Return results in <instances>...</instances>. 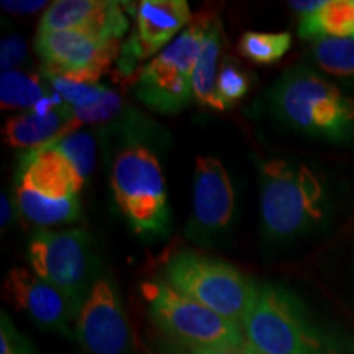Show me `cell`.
<instances>
[{
	"mask_svg": "<svg viewBox=\"0 0 354 354\" xmlns=\"http://www.w3.org/2000/svg\"><path fill=\"white\" fill-rule=\"evenodd\" d=\"M261 223L271 241H290L318 227L328 210V192L308 166L287 159L259 165Z\"/></svg>",
	"mask_w": 354,
	"mask_h": 354,
	"instance_id": "cell-1",
	"label": "cell"
},
{
	"mask_svg": "<svg viewBox=\"0 0 354 354\" xmlns=\"http://www.w3.org/2000/svg\"><path fill=\"white\" fill-rule=\"evenodd\" d=\"M272 112L305 135L343 141L354 133V99L307 68H294L269 92Z\"/></svg>",
	"mask_w": 354,
	"mask_h": 354,
	"instance_id": "cell-2",
	"label": "cell"
},
{
	"mask_svg": "<svg viewBox=\"0 0 354 354\" xmlns=\"http://www.w3.org/2000/svg\"><path fill=\"white\" fill-rule=\"evenodd\" d=\"M110 185L127 225L143 240L166 238L171 207L159 159L141 141H131L115 154Z\"/></svg>",
	"mask_w": 354,
	"mask_h": 354,
	"instance_id": "cell-3",
	"label": "cell"
},
{
	"mask_svg": "<svg viewBox=\"0 0 354 354\" xmlns=\"http://www.w3.org/2000/svg\"><path fill=\"white\" fill-rule=\"evenodd\" d=\"M241 326L259 354H342L308 320L299 300L276 284L258 286Z\"/></svg>",
	"mask_w": 354,
	"mask_h": 354,
	"instance_id": "cell-4",
	"label": "cell"
},
{
	"mask_svg": "<svg viewBox=\"0 0 354 354\" xmlns=\"http://www.w3.org/2000/svg\"><path fill=\"white\" fill-rule=\"evenodd\" d=\"M162 269L177 292L240 325L258 294V286L234 266L192 250L172 253Z\"/></svg>",
	"mask_w": 354,
	"mask_h": 354,
	"instance_id": "cell-5",
	"label": "cell"
},
{
	"mask_svg": "<svg viewBox=\"0 0 354 354\" xmlns=\"http://www.w3.org/2000/svg\"><path fill=\"white\" fill-rule=\"evenodd\" d=\"M212 15L201 12L187 28L140 71L135 97L145 107L162 115H176L194 100L192 73Z\"/></svg>",
	"mask_w": 354,
	"mask_h": 354,
	"instance_id": "cell-6",
	"label": "cell"
},
{
	"mask_svg": "<svg viewBox=\"0 0 354 354\" xmlns=\"http://www.w3.org/2000/svg\"><path fill=\"white\" fill-rule=\"evenodd\" d=\"M143 297L154 325L184 348L246 344L240 323L218 315L205 305L177 292L166 281L146 282Z\"/></svg>",
	"mask_w": 354,
	"mask_h": 354,
	"instance_id": "cell-7",
	"label": "cell"
},
{
	"mask_svg": "<svg viewBox=\"0 0 354 354\" xmlns=\"http://www.w3.org/2000/svg\"><path fill=\"white\" fill-rule=\"evenodd\" d=\"M28 263L38 277L61 287L82 304L99 277L94 241L79 228L33 233L28 243Z\"/></svg>",
	"mask_w": 354,
	"mask_h": 354,
	"instance_id": "cell-8",
	"label": "cell"
},
{
	"mask_svg": "<svg viewBox=\"0 0 354 354\" xmlns=\"http://www.w3.org/2000/svg\"><path fill=\"white\" fill-rule=\"evenodd\" d=\"M120 41L82 30L37 33L35 51L43 61L44 76H61L99 82L113 59Z\"/></svg>",
	"mask_w": 354,
	"mask_h": 354,
	"instance_id": "cell-9",
	"label": "cell"
},
{
	"mask_svg": "<svg viewBox=\"0 0 354 354\" xmlns=\"http://www.w3.org/2000/svg\"><path fill=\"white\" fill-rule=\"evenodd\" d=\"M86 354H130V323L118 287L109 276H99L88 292L74 335Z\"/></svg>",
	"mask_w": 354,
	"mask_h": 354,
	"instance_id": "cell-10",
	"label": "cell"
},
{
	"mask_svg": "<svg viewBox=\"0 0 354 354\" xmlns=\"http://www.w3.org/2000/svg\"><path fill=\"white\" fill-rule=\"evenodd\" d=\"M3 297L44 331L74 338L82 302L25 268H13L3 282Z\"/></svg>",
	"mask_w": 354,
	"mask_h": 354,
	"instance_id": "cell-11",
	"label": "cell"
},
{
	"mask_svg": "<svg viewBox=\"0 0 354 354\" xmlns=\"http://www.w3.org/2000/svg\"><path fill=\"white\" fill-rule=\"evenodd\" d=\"M234 209V189L223 162L215 156H198L194 171L189 238L198 245L215 243L232 227Z\"/></svg>",
	"mask_w": 354,
	"mask_h": 354,
	"instance_id": "cell-12",
	"label": "cell"
},
{
	"mask_svg": "<svg viewBox=\"0 0 354 354\" xmlns=\"http://www.w3.org/2000/svg\"><path fill=\"white\" fill-rule=\"evenodd\" d=\"M128 10L133 13L135 28L118 56V73L123 76L135 74L138 63L169 46L172 38L192 21L185 0H143Z\"/></svg>",
	"mask_w": 354,
	"mask_h": 354,
	"instance_id": "cell-13",
	"label": "cell"
},
{
	"mask_svg": "<svg viewBox=\"0 0 354 354\" xmlns=\"http://www.w3.org/2000/svg\"><path fill=\"white\" fill-rule=\"evenodd\" d=\"M84 184L76 167L51 145L25 151L19 159L15 189L43 201L64 202L79 198Z\"/></svg>",
	"mask_w": 354,
	"mask_h": 354,
	"instance_id": "cell-14",
	"label": "cell"
},
{
	"mask_svg": "<svg viewBox=\"0 0 354 354\" xmlns=\"http://www.w3.org/2000/svg\"><path fill=\"white\" fill-rule=\"evenodd\" d=\"M127 6L109 0H59L44 10L38 32L82 30L120 41L128 30Z\"/></svg>",
	"mask_w": 354,
	"mask_h": 354,
	"instance_id": "cell-15",
	"label": "cell"
},
{
	"mask_svg": "<svg viewBox=\"0 0 354 354\" xmlns=\"http://www.w3.org/2000/svg\"><path fill=\"white\" fill-rule=\"evenodd\" d=\"M73 122L71 107L53 110L50 113L24 112L8 118L3 127V140L17 149L41 148L59 140Z\"/></svg>",
	"mask_w": 354,
	"mask_h": 354,
	"instance_id": "cell-16",
	"label": "cell"
},
{
	"mask_svg": "<svg viewBox=\"0 0 354 354\" xmlns=\"http://www.w3.org/2000/svg\"><path fill=\"white\" fill-rule=\"evenodd\" d=\"M221 46H223V28H221L220 20L212 15L201 53H198L196 66H194L192 91L194 100L201 107L216 110V112L225 110L218 99V92H216Z\"/></svg>",
	"mask_w": 354,
	"mask_h": 354,
	"instance_id": "cell-17",
	"label": "cell"
},
{
	"mask_svg": "<svg viewBox=\"0 0 354 354\" xmlns=\"http://www.w3.org/2000/svg\"><path fill=\"white\" fill-rule=\"evenodd\" d=\"M299 37L315 41L354 38V0H326L320 10L300 19Z\"/></svg>",
	"mask_w": 354,
	"mask_h": 354,
	"instance_id": "cell-18",
	"label": "cell"
},
{
	"mask_svg": "<svg viewBox=\"0 0 354 354\" xmlns=\"http://www.w3.org/2000/svg\"><path fill=\"white\" fill-rule=\"evenodd\" d=\"M41 79L35 74L10 71L0 77V104L2 110H25L33 112L46 99Z\"/></svg>",
	"mask_w": 354,
	"mask_h": 354,
	"instance_id": "cell-19",
	"label": "cell"
},
{
	"mask_svg": "<svg viewBox=\"0 0 354 354\" xmlns=\"http://www.w3.org/2000/svg\"><path fill=\"white\" fill-rule=\"evenodd\" d=\"M290 44L292 37L287 32H246L238 41V51L251 63L268 66L281 61L289 51Z\"/></svg>",
	"mask_w": 354,
	"mask_h": 354,
	"instance_id": "cell-20",
	"label": "cell"
},
{
	"mask_svg": "<svg viewBox=\"0 0 354 354\" xmlns=\"http://www.w3.org/2000/svg\"><path fill=\"white\" fill-rule=\"evenodd\" d=\"M312 56L323 73L354 77V38H323L312 46Z\"/></svg>",
	"mask_w": 354,
	"mask_h": 354,
	"instance_id": "cell-21",
	"label": "cell"
},
{
	"mask_svg": "<svg viewBox=\"0 0 354 354\" xmlns=\"http://www.w3.org/2000/svg\"><path fill=\"white\" fill-rule=\"evenodd\" d=\"M51 146H55L57 151H61L69 159V162L76 167L84 183L92 176V171L95 167V141L91 133L74 131L64 138L53 141Z\"/></svg>",
	"mask_w": 354,
	"mask_h": 354,
	"instance_id": "cell-22",
	"label": "cell"
},
{
	"mask_svg": "<svg viewBox=\"0 0 354 354\" xmlns=\"http://www.w3.org/2000/svg\"><path fill=\"white\" fill-rule=\"evenodd\" d=\"M251 87L250 76L233 57L225 56L220 64L218 79H216V92L223 109H232L241 99H245Z\"/></svg>",
	"mask_w": 354,
	"mask_h": 354,
	"instance_id": "cell-23",
	"label": "cell"
},
{
	"mask_svg": "<svg viewBox=\"0 0 354 354\" xmlns=\"http://www.w3.org/2000/svg\"><path fill=\"white\" fill-rule=\"evenodd\" d=\"M50 79L56 94L64 100L71 109L91 107L109 94L110 88L100 86L99 82H84L76 79L61 77V76H44Z\"/></svg>",
	"mask_w": 354,
	"mask_h": 354,
	"instance_id": "cell-24",
	"label": "cell"
},
{
	"mask_svg": "<svg viewBox=\"0 0 354 354\" xmlns=\"http://www.w3.org/2000/svg\"><path fill=\"white\" fill-rule=\"evenodd\" d=\"M123 104L122 97L117 92L110 88L109 94L104 97L100 102L91 105V107H82V109H71L73 113V122L66 131V136L71 133L76 131L77 127L84 125V123H107L112 122L113 118H117L122 113Z\"/></svg>",
	"mask_w": 354,
	"mask_h": 354,
	"instance_id": "cell-25",
	"label": "cell"
},
{
	"mask_svg": "<svg viewBox=\"0 0 354 354\" xmlns=\"http://www.w3.org/2000/svg\"><path fill=\"white\" fill-rule=\"evenodd\" d=\"M0 354H39L6 312L0 313Z\"/></svg>",
	"mask_w": 354,
	"mask_h": 354,
	"instance_id": "cell-26",
	"label": "cell"
},
{
	"mask_svg": "<svg viewBox=\"0 0 354 354\" xmlns=\"http://www.w3.org/2000/svg\"><path fill=\"white\" fill-rule=\"evenodd\" d=\"M26 59V43L19 35H8L2 39V48H0V66L2 73H10L15 71L19 64Z\"/></svg>",
	"mask_w": 354,
	"mask_h": 354,
	"instance_id": "cell-27",
	"label": "cell"
},
{
	"mask_svg": "<svg viewBox=\"0 0 354 354\" xmlns=\"http://www.w3.org/2000/svg\"><path fill=\"white\" fill-rule=\"evenodd\" d=\"M177 354H259L250 344L243 346H218V348H184L180 346V351Z\"/></svg>",
	"mask_w": 354,
	"mask_h": 354,
	"instance_id": "cell-28",
	"label": "cell"
},
{
	"mask_svg": "<svg viewBox=\"0 0 354 354\" xmlns=\"http://www.w3.org/2000/svg\"><path fill=\"white\" fill-rule=\"evenodd\" d=\"M44 7H50L46 2L39 0V2H13V0H3L2 8L3 10L15 13V15H26V13H33L41 10Z\"/></svg>",
	"mask_w": 354,
	"mask_h": 354,
	"instance_id": "cell-29",
	"label": "cell"
},
{
	"mask_svg": "<svg viewBox=\"0 0 354 354\" xmlns=\"http://www.w3.org/2000/svg\"><path fill=\"white\" fill-rule=\"evenodd\" d=\"M325 2L326 0H310V2L308 0H305V2L297 0V2H289V6L292 10L300 13V19H304V17H308L317 10H320V8L325 6Z\"/></svg>",
	"mask_w": 354,
	"mask_h": 354,
	"instance_id": "cell-30",
	"label": "cell"
},
{
	"mask_svg": "<svg viewBox=\"0 0 354 354\" xmlns=\"http://www.w3.org/2000/svg\"><path fill=\"white\" fill-rule=\"evenodd\" d=\"M0 209H2V214H0V225H2V230H6L12 225L13 220V203L6 192H2L0 196Z\"/></svg>",
	"mask_w": 354,
	"mask_h": 354,
	"instance_id": "cell-31",
	"label": "cell"
}]
</instances>
